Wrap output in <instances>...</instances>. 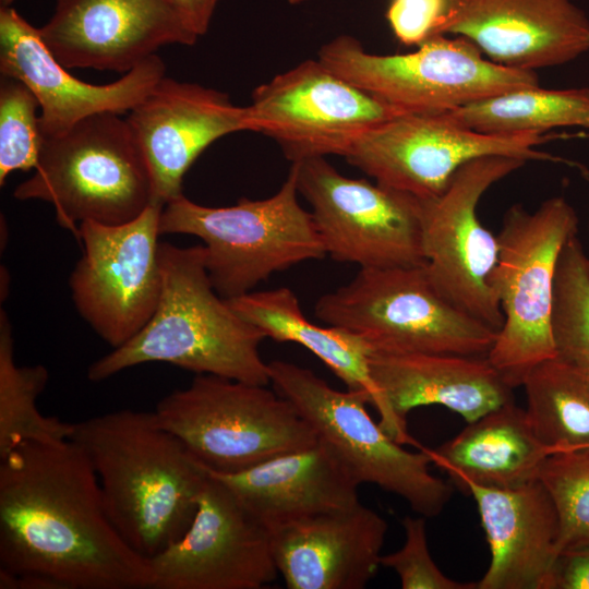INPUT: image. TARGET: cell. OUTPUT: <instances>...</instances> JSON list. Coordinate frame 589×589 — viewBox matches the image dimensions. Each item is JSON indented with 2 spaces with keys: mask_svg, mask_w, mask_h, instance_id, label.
Listing matches in <instances>:
<instances>
[{
  "mask_svg": "<svg viewBox=\"0 0 589 589\" xmlns=\"http://www.w3.org/2000/svg\"><path fill=\"white\" fill-rule=\"evenodd\" d=\"M0 568L64 589H151L149 558L111 522L94 468L72 440L0 458Z\"/></svg>",
  "mask_w": 589,
  "mask_h": 589,
  "instance_id": "1",
  "label": "cell"
},
{
  "mask_svg": "<svg viewBox=\"0 0 589 589\" xmlns=\"http://www.w3.org/2000/svg\"><path fill=\"white\" fill-rule=\"evenodd\" d=\"M106 512L123 540L151 558L190 527L205 467L158 421L154 410L122 409L73 423Z\"/></svg>",
  "mask_w": 589,
  "mask_h": 589,
  "instance_id": "2",
  "label": "cell"
},
{
  "mask_svg": "<svg viewBox=\"0 0 589 589\" xmlns=\"http://www.w3.org/2000/svg\"><path fill=\"white\" fill-rule=\"evenodd\" d=\"M161 292L146 325L129 341L92 363L100 382L143 363L165 362L196 374L269 385L260 352L266 336L240 316L213 287L203 245L160 243Z\"/></svg>",
  "mask_w": 589,
  "mask_h": 589,
  "instance_id": "3",
  "label": "cell"
},
{
  "mask_svg": "<svg viewBox=\"0 0 589 589\" xmlns=\"http://www.w3.org/2000/svg\"><path fill=\"white\" fill-rule=\"evenodd\" d=\"M119 115L96 113L43 137L34 173L14 197L52 204L58 224L77 240L83 221L117 226L139 217L157 200L146 158Z\"/></svg>",
  "mask_w": 589,
  "mask_h": 589,
  "instance_id": "4",
  "label": "cell"
},
{
  "mask_svg": "<svg viewBox=\"0 0 589 589\" xmlns=\"http://www.w3.org/2000/svg\"><path fill=\"white\" fill-rule=\"evenodd\" d=\"M298 194L293 165L277 193L264 200L241 197L231 206L211 207L182 194L164 205L160 235L200 238L214 289L233 299L274 273L326 256L312 213Z\"/></svg>",
  "mask_w": 589,
  "mask_h": 589,
  "instance_id": "5",
  "label": "cell"
},
{
  "mask_svg": "<svg viewBox=\"0 0 589 589\" xmlns=\"http://www.w3.org/2000/svg\"><path fill=\"white\" fill-rule=\"evenodd\" d=\"M578 223L564 196L549 197L533 212L514 204L503 216L490 286L504 322L486 358L512 388L556 356L551 332L555 271Z\"/></svg>",
  "mask_w": 589,
  "mask_h": 589,
  "instance_id": "6",
  "label": "cell"
},
{
  "mask_svg": "<svg viewBox=\"0 0 589 589\" xmlns=\"http://www.w3.org/2000/svg\"><path fill=\"white\" fill-rule=\"evenodd\" d=\"M314 312L363 337L373 351L486 357L497 335L448 301L425 263L360 268L348 284L321 296Z\"/></svg>",
  "mask_w": 589,
  "mask_h": 589,
  "instance_id": "7",
  "label": "cell"
},
{
  "mask_svg": "<svg viewBox=\"0 0 589 589\" xmlns=\"http://www.w3.org/2000/svg\"><path fill=\"white\" fill-rule=\"evenodd\" d=\"M206 469L239 472L315 444L316 431L292 404L267 385L196 374L154 410Z\"/></svg>",
  "mask_w": 589,
  "mask_h": 589,
  "instance_id": "8",
  "label": "cell"
},
{
  "mask_svg": "<svg viewBox=\"0 0 589 589\" xmlns=\"http://www.w3.org/2000/svg\"><path fill=\"white\" fill-rule=\"evenodd\" d=\"M318 60L406 113L441 115L540 85L536 72L500 65L459 36L435 35L416 51L377 55L366 51L354 37L342 35L320 49Z\"/></svg>",
  "mask_w": 589,
  "mask_h": 589,
  "instance_id": "9",
  "label": "cell"
},
{
  "mask_svg": "<svg viewBox=\"0 0 589 589\" xmlns=\"http://www.w3.org/2000/svg\"><path fill=\"white\" fill-rule=\"evenodd\" d=\"M268 369L273 388L336 450L360 483L400 496L423 517L441 514L453 486L430 471L425 448L407 450L385 433L366 410V394L336 389L312 370L288 361H271Z\"/></svg>",
  "mask_w": 589,
  "mask_h": 589,
  "instance_id": "10",
  "label": "cell"
},
{
  "mask_svg": "<svg viewBox=\"0 0 589 589\" xmlns=\"http://www.w3.org/2000/svg\"><path fill=\"white\" fill-rule=\"evenodd\" d=\"M292 165L326 255L360 268L425 263L423 200L376 181L345 177L325 157Z\"/></svg>",
  "mask_w": 589,
  "mask_h": 589,
  "instance_id": "11",
  "label": "cell"
},
{
  "mask_svg": "<svg viewBox=\"0 0 589 589\" xmlns=\"http://www.w3.org/2000/svg\"><path fill=\"white\" fill-rule=\"evenodd\" d=\"M527 160L483 156L462 165L444 191L423 200L422 247L428 274L454 305L495 330L503 326L500 303L490 286L498 259V239L477 214L483 194Z\"/></svg>",
  "mask_w": 589,
  "mask_h": 589,
  "instance_id": "12",
  "label": "cell"
},
{
  "mask_svg": "<svg viewBox=\"0 0 589 589\" xmlns=\"http://www.w3.org/2000/svg\"><path fill=\"white\" fill-rule=\"evenodd\" d=\"M161 202L117 226L79 225L83 255L70 288L80 315L112 349L135 336L153 316L161 292Z\"/></svg>",
  "mask_w": 589,
  "mask_h": 589,
  "instance_id": "13",
  "label": "cell"
},
{
  "mask_svg": "<svg viewBox=\"0 0 589 589\" xmlns=\"http://www.w3.org/2000/svg\"><path fill=\"white\" fill-rule=\"evenodd\" d=\"M248 107L252 131L275 140L292 163L344 156L359 135L406 113L318 59L305 60L257 86Z\"/></svg>",
  "mask_w": 589,
  "mask_h": 589,
  "instance_id": "14",
  "label": "cell"
},
{
  "mask_svg": "<svg viewBox=\"0 0 589 589\" xmlns=\"http://www.w3.org/2000/svg\"><path fill=\"white\" fill-rule=\"evenodd\" d=\"M548 140L538 133L484 134L443 113H404L359 135L342 157L377 183L429 200L444 191L462 165L478 157L556 160L538 149Z\"/></svg>",
  "mask_w": 589,
  "mask_h": 589,
  "instance_id": "15",
  "label": "cell"
},
{
  "mask_svg": "<svg viewBox=\"0 0 589 589\" xmlns=\"http://www.w3.org/2000/svg\"><path fill=\"white\" fill-rule=\"evenodd\" d=\"M206 472L190 527L149 558L151 589H261L279 574L271 530Z\"/></svg>",
  "mask_w": 589,
  "mask_h": 589,
  "instance_id": "16",
  "label": "cell"
},
{
  "mask_svg": "<svg viewBox=\"0 0 589 589\" xmlns=\"http://www.w3.org/2000/svg\"><path fill=\"white\" fill-rule=\"evenodd\" d=\"M64 68L127 73L166 45L195 44L172 0H57L38 28Z\"/></svg>",
  "mask_w": 589,
  "mask_h": 589,
  "instance_id": "17",
  "label": "cell"
},
{
  "mask_svg": "<svg viewBox=\"0 0 589 589\" xmlns=\"http://www.w3.org/2000/svg\"><path fill=\"white\" fill-rule=\"evenodd\" d=\"M0 72L22 81L34 93L41 136L50 137L89 116L132 110L165 76V64L154 55L116 82L80 81L57 61L38 28L11 5L0 7Z\"/></svg>",
  "mask_w": 589,
  "mask_h": 589,
  "instance_id": "18",
  "label": "cell"
},
{
  "mask_svg": "<svg viewBox=\"0 0 589 589\" xmlns=\"http://www.w3.org/2000/svg\"><path fill=\"white\" fill-rule=\"evenodd\" d=\"M436 35L462 37L500 65L536 72L589 51V17L572 0H450Z\"/></svg>",
  "mask_w": 589,
  "mask_h": 589,
  "instance_id": "19",
  "label": "cell"
},
{
  "mask_svg": "<svg viewBox=\"0 0 589 589\" xmlns=\"http://www.w3.org/2000/svg\"><path fill=\"white\" fill-rule=\"evenodd\" d=\"M146 158L156 200L182 195V180L199 155L229 133L252 131L249 107L200 84L164 76L127 118Z\"/></svg>",
  "mask_w": 589,
  "mask_h": 589,
  "instance_id": "20",
  "label": "cell"
},
{
  "mask_svg": "<svg viewBox=\"0 0 589 589\" xmlns=\"http://www.w3.org/2000/svg\"><path fill=\"white\" fill-rule=\"evenodd\" d=\"M369 365L385 407L378 423L402 445L412 442L407 416L414 408L444 406L469 423L514 401L513 388L486 357L372 351Z\"/></svg>",
  "mask_w": 589,
  "mask_h": 589,
  "instance_id": "21",
  "label": "cell"
},
{
  "mask_svg": "<svg viewBox=\"0 0 589 589\" xmlns=\"http://www.w3.org/2000/svg\"><path fill=\"white\" fill-rule=\"evenodd\" d=\"M272 532L289 589H362L381 566L386 520L361 504L306 517Z\"/></svg>",
  "mask_w": 589,
  "mask_h": 589,
  "instance_id": "22",
  "label": "cell"
},
{
  "mask_svg": "<svg viewBox=\"0 0 589 589\" xmlns=\"http://www.w3.org/2000/svg\"><path fill=\"white\" fill-rule=\"evenodd\" d=\"M491 552L477 589H551L560 519L539 479L513 489L469 484Z\"/></svg>",
  "mask_w": 589,
  "mask_h": 589,
  "instance_id": "23",
  "label": "cell"
},
{
  "mask_svg": "<svg viewBox=\"0 0 589 589\" xmlns=\"http://www.w3.org/2000/svg\"><path fill=\"white\" fill-rule=\"evenodd\" d=\"M206 470L271 531L360 503L358 488L361 483L336 450L320 437L309 447L239 472Z\"/></svg>",
  "mask_w": 589,
  "mask_h": 589,
  "instance_id": "24",
  "label": "cell"
},
{
  "mask_svg": "<svg viewBox=\"0 0 589 589\" xmlns=\"http://www.w3.org/2000/svg\"><path fill=\"white\" fill-rule=\"evenodd\" d=\"M426 452L432 462L465 492L469 484L513 489L538 479L551 454L526 410L515 401L469 422L455 437Z\"/></svg>",
  "mask_w": 589,
  "mask_h": 589,
  "instance_id": "25",
  "label": "cell"
},
{
  "mask_svg": "<svg viewBox=\"0 0 589 589\" xmlns=\"http://www.w3.org/2000/svg\"><path fill=\"white\" fill-rule=\"evenodd\" d=\"M227 301L266 338L294 342L311 351L348 389L366 394L380 420L384 418V402L369 365L373 349L363 337L338 326L312 323L301 310L296 293L287 287L250 291Z\"/></svg>",
  "mask_w": 589,
  "mask_h": 589,
  "instance_id": "26",
  "label": "cell"
},
{
  "mask_svg": "<svg viewBox=\"0 0 589 589\" xmlns=\"http://www.w3.org/2000/svg\"><path fill=\"white\" fill-rule=\"evenodd\" d=\"M467 129L492 135H519L561 127H581L589 117V87L514 89L443 113Z\"/></svg>",
  "mask_w": 589,
  "mask_h": 589,
  "instance_id": "27",
  "label": "cell"
},
{
  "mask_svg": "<svg viewBox=\"0 0 589 589\" xmlns=\"http://www.w3.org/2000/svg\"><path fill=\"white\" fill-rule=\"evenodd\" d=\"M526 413L551 453L589 446V368L556 357L524 380Z\"/></svg>",
  "mask_w": 589,
  "mask_h": 589,
  "instance_id": "28",
  "label": "cell"
},
{
  "mask_svg": "<svg viewBox=\"0 0 589 589\" xmlns=\"http://www.w3.org/2000/svg\"><path fill=\"white\" fill-rule=\"evenodd\" d=\"M49 378L41 365L20 366L7 313L0 312V458L26 442H63L73 423L43 414L36 406Z\"/></svg>",
  "mask_w": 589,
  "mask_h": 589,
  "instance_id": "29",
  "label": "cell"
},
{
  "mask_svg": "<svg viewBox=\"0 0 589 589\" xmlns=\"http://www.w3.org/2000/svg\"><path fill=\"white\" fill-rule=\"evenodd\" d=\"M551 332L556 358L589 368V256L577 236L558 256Z\"/></svg>",
  "mask_w": 589,
  "mask_h": 589,
  "instance_id": "30",
  "label": "cell"
},
{
  "mask_svg": "<svg viewBox=\"0 0 589 589\" xmlns=\"http://www.w3.org/2000/svg\"><path fill=\"white\" fill-rule=\"evenodd\" d=\"M538 479L558 514L560 552L589 544V446L551 453Z\"/></svg>",
  "mask_w": 589,
  "mask_h": 589,
  "instance_id": "31",
  "label": "cell"
},
{
  "mask_svg": "<svg viewBox=\"0 0 589 589\" xmlns=\"http://www.w3.org/2000/svg\"><path fill=\"white\" fill-rule=\"evenodd\" d=\"M39 103L22 81L1 75L0 184L15 170L35 169L43 136L36 111Z\"/></svg>",
  "mask_w": 589,
  "mask_h": 589,
  "instance_id": "32",
  "label": "cell"
},
{
  "mask_svg": "<svg viewBox=\"0 0 589 589\" xmlns=\"http://www.w3.org/2000/svg\"><path fill=\"white\" fill-rule=\"evenodd\" d=\"M405 543L396 552L381 556V566L393 569L402 589H477V582L447 577L433 561L423 516H405Z\"/></svg>",
  "mask_w": 589,
  "mask_h": 589,
  "instance_id": "33",
  "label": "cell"
},
{
  "mask_svg": "<svg viewBox=\"0 0 589 589\" xmlns=\"http://www.w3.org/2000/svg\"><path fill=\"white\" fill-rule=\"evenodd\" d=\"M450 0H389L386 19L397 40L420 46L436 35Z\"/></svg>",
  "mask_w": 589,
  "mask_h": 589,
  "instance_id": "34",
  "label": "cell"
},
{
  "mask_svg": "<svg viewBox=\"0 0 589 589\" xmlns=\"http://www.w3.org/2000/svg\"><path fill=\"white\" fill-rule=\"evenodd\" d=\"M551 589H589V544L560 552Z\"/></svg>",
  "mask_w": 589,
  "mask_h": 589,
  "instance_id": "35",
  "label": "cell"
},
{
  "mask_svg": "<svg viewBox=\"0 0 589 589\" xmlns=\"http://www.w3.org/2000/svg\"><path fill=\"white\" fill-rule=\"evenodd\" d=\"M190 28L200 37L209 26L218 0H172Z\"/></svg>",
  "mask_w": 589,
  "mask_h": 589,
  "instance_id": "36",
  "label": "cell"
},
{
  "mask_svg": "<svg viewBox=\"0 0 589 589\" xmlns=\"http://www.w3.org/2000/svg\"><path fill=\"white\" fill-rule=\"evenodd\" d=\"M0 589H64V587L41 574L11 573L0 568Z\"/></svg>",
  "mask_w": 589,
  "mask_h": 589,
  "instance_id": "37",
  "label": "cell"
},
{
  "mask_svg": "<svg viewBox=\"0 0 589 589\" xmlns=\"http://www.w3.org/2000/svg\"><path fill=\"white\" fill-rule=\"evenodd\" d=\"M15 0H0V7H11Z\"/></svg>",
  "mask_w": 589,
  "mask_h": 589,
  "instance_id": "38",
  "label": "cell"
},
{
  "mask_svg": "<svg viewBox=\"0 0 589 589\" xmlns=\"http://www.w3.org/2000/svg\"><path fill=\"white\" fill-rule=\"evenodd\" d=\"M306 1H310V0H289V3L298 4V3H303V2H306Z\"/></svg>",
  "mask_w": 589,
  "mask_h": 589,
  "instance_id": "39",
  "label": "cell"
},
{
  "mask_svg": "<svg viewBox=\"0 0 589 589\" xmlns=\"http://www.w3.org/2000/svg\"><path fill=\"white\" fill-rule=\"evenodd\" d=\"M581 128L589 129V117L582 122Z\"/></svg>",
  "mask_w": 589,
  "mask_h": 589,
  "instance_id": "40",
  "label": "cell"
},
{
  "mask_svg": "<svg viewBox=\"0 0 589 589\" xmlns=\"http://www.w3.org/2000/svg\"><path fill=\"white\" fill-rule=\"evenodd\" d=\"M588 231H589V218H588Z\"/></svg>",
  "mask_w": 589,
  "mask_h": 589,
  "instance_id": "41",
  "label": "cell"
}]
</instances>
